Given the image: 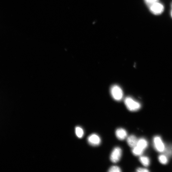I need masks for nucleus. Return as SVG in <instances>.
<instances>
[{
  "mask_svg": "<svg viewBox=\"0 0 172 172\" xmlns=\"http://www.w3.org/2000/svg\"><path fill=\"white\" fill-rule=\"evenodd\" d=\"M125 104L128 110L131 111H136L141 107L140 103L135 100L131 97H126L124 100Z\"/></svg>",
  "mask_w": 172,
  "mask_h": 172,
  "instance_id": "nucleus-1",
  "label": "nucleus"
},
{
  "mask_svg": "<svg viewBox=\"0 0 172 172\" xmlns=\"http://www.w3.org/2000/svg\"><path fill=\"white\" fill-rule=\"evenodd\" d=\"M111 93L113 98L116 101H119L123 99V91L118 85H115L112 86L111 88Z\"/></svg>",
  "mask_w": 172,
  "mask_h": 172,
  "instance_id": "nucleus-2",
  "label": "nucleus"
},
{
  "mask_svg": "<svg viewBox=\"0 0 172 172\" xmlns=\"http://www.w3.org/2000/svg\"><path fill=\"white\" fill-rule=\"evenodd\" d=\"M148 7L151 12L155 15L161 14L164 10L163 5L158 2L154 3Z\"/></svg>",
  "mask_w": 172,
  "mask_h": 172,
  "instance_id": "nucleus-3",
  "label": "nucleus"
},
{
  "mask_svg": "<svg viewBox=\"0 0 172 172\" xmlns=\"http://www.w3.org/2000/svg\"><path fill=\"white\" fill-rule=\"evenodd\" d=\"M122 151L121 148L119 147L114 148L112 151L110 156L111 161L113 163H116L121 158Z\"/></svg>",
  "mask_w": 172,
  "mask_h": 172,
  "instance_id": "nucleus-4",
  "label": "nucleus"
},
{
  "mask_svg": "<svg viewBox=\"0 0 172 172\" xmlns=\"http://www.w3.org/2000/svg\"><path fill=\"white\" fill-rule=\"evenodd\" d=\"M154 146L156 150L160 152H164L165 146L161 138L159 136H156L153 139Z\"/></svg>",
  "mask_w": 172,
  "mask_h": 172,
  "instance_id": "nucleus-5",
  "label": "nucleus"
},
{
  "mask_svg": "<svg viewBox=\"0 0 172 172\" xmlns=\"http://www.w3.org/2000/svg\"><path fill=\"white\" fill-rule=\"evenodd\" d=\"M88 140V143L91 145L94 146L99 145L101 142L100 136L95 134H91L89 136Z\"/></svg>",
  "mask_w": 172,
  "mask_h": 172,
  "instance_id": "nucleus-6",
  "label": "nucleus"
},
{
  "mask_svg": "<svg viewBox=\"0 0 172 172\" xmlns=\"http://www.w3.org/2000/svg\"><path fill=\"white\" fill-rule=\"evenodd\" d=\"M116 135L117 138L120 140H123L127 137V133L125 129L119 128L116 130Z\"/></svg>",
  "mask_w": 172,
  "mask_h": 172,
  "instance_id": "nucleus-7",
  "label": "nucleus"
},
{
  "mask_svg": "<svg viewBox=\"0 0 172 172\" xmlns=\"http://www.w3.org/2000/svg\"><path fill=\"white\" fill-rule=\"evenodd\" d=\"M138 139L134 135H131L127 137V142L128 145L131 148L135 147L137 144Z\"/></svg>",
  "mask_w": 172,
  "mask_h": 172,
  "instance_id": "nucleus-8",
  "label": "nucleus"
},
{
  "mask_svg": "<svg viewBox=\"0 0 172 172\" xmlns=\"http://www.w3.org/2000/svg\"><path fill=\"white\" fill-rule=\"evenodd\" d=\"M148 145V143L147 141L144 139L141 138L138 140L136 146L145 151Z\"/></svg>",
  "mask_w": 172,
  "mask_h": 172,
  "instance_id": "nucleus-9",
  "label": "nucleus"
},
{
  "mask_svg": "<svg viewBox=\"0 0 172 172\" xmlns=\"http://www.w3.org/2000/svg\"><path fill=\"white\" fill-rule=\"evenodd\" d=\"M132 148V152L135 156H140L141 155L144 151L143 149L137 146Z\"/></svg>",
  "mask_w": 172,
  "mask_h": 172,
  "instance_id": "nucleus-10",
  "label": "nucleus"
},
{
  "mask_svg": "<svg viewBox=\"0 0 172 172\" xmlns=\"http://www.w3.org/2000/svg\"><path fill=\"white\" fill-rule=\"evenodd\" d=\"M139 161L141 164L145 167H147L150 164V159L147 157L144 156L140 157L139 158Z\"/></svg>",
  "mask_w": 172,
  "mask_h": 172,
  "instance_id": "nucleus-11",
  "label": "nucleus"
},
{
  "mask_svg": "<svg viewBox=\"0 0 172 172\" xmlns=\"http://www.w3.org/2000/svg\"><path fill=\"white\" fill-rule=\"evenodd\" d=\"M165 154L168 157H172V145H170L165 146L164 151Z\"/></svg>",
  "mask_w": 172,
  "mask_h": 172,
  "instance_id": "nucleus-12",
  "label": "nucleus"
},
{
  "mask_svg": "<svg viewBox=\"0 0 172 172\" xmlns=\"http://www.w3.org/2000/svg\"><path fill=\"white\" fill-rule=\"evenodd\" d=\"M167 157L165 154H161L158 157V160L159 162L163 164H166L168 162Z\"/></svg>",
  "mask_w": 172,
  "mask_h": 172,
  "instance_id": "nucleus-13",
  "label": "nucleus"
},
{
  "mask_svg": "<svg viewBox=\"0 0 172 172\" xmlns=\"http://www.w3.org/2000/svg\"><path fill=\"white\" fill-rule=\"evenodd\" d=\"M75 133L77 136L81 139L84 135V131L83 129L79 127H76L75 129Z\"/></svg>",
  "mask_w": 172,
  "mask_h": 172,
  "instance_id": "nucleus-14",
  "label": "nucleus"
},
{
  "mask_svg": "<svg viewBox=\"0 0 172 172\" xmlns=\"http://www.w3.org/2000/svg\"><path fill=\"white\" fill-rule=\"evenodd\" d=\"M121 171V169L116 166H112L108 170V171L110 172H120Z\"/></svg>",
  "mask_w": 172,
  "mask_h": 172,
  "instance_id": "nucleus-15",
  "label": "nucleus"
},
{
  "mask_svg": "<svg viewBox=\"0 0 172 172\" xmlns=\"http://www.w3.org/2000/svg\"><path fill=\"white\" fill-rule=\"evenodd\" d=\"M158 0H145L146 4L148 6L153 3L158 2Z\"/></svg>",
  "mask_w": 172,
  "mask_h": 172,
  "instance_id": "nucleus-16",
  "label": "nucleus"
},
{
  "mask_svg": "<svg viewBox=\"0 0 172 172\" xmlns=\"http://www.w3.org/2000/svg\"><path fill=\"white\" fill-rule=\"evenodd\" d=\"M136 171L138 172H148L149 171L146 168H139L136 169Z\"/></svg>",
  "mask_w": 172,
  "mask_h": 172,
  "instance_id": "nucleus-17",
  "label": "nucleus"
},
{
  "mask_svg": "<svg viewBox=\"0 0 172 172\" xmlns=\"http://www.w3.org/2000/svg\"><path fill=\"white\" fill-rule=\"evenodd\" d=\"M171 17H172V10H171Z\"/></svg>",
  "mask_w": 172,
  "mask_h": 172,
  "instance_id": "nucleus-18",
  "label": "nucleus"
},
{
  "mask_svg": "<svg viewBox=\"0 0 172 172\" xmlns=\"http://www.w3.org/2000/svg\"><path fill=\"white\" fill-rule=\"evenodd\" d=\"M171 7L172 9V3L171 4Z\"/></svg>",
  "mask_w": 172,
  "mask_h": 172,
  "instance_id": "nucleus-19",
  "label": "nucleus"
}]
</instances>
